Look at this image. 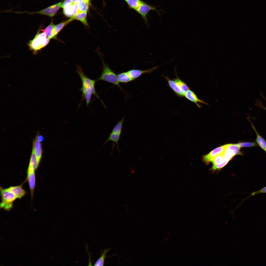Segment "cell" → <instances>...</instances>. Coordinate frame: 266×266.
Instances as JSON below:
<instances>
[{
  "mask_svg": "<svg viewBox=\"0 0 266 266\" xmlns=\"http://www.w3.org/2000/svg\"><path fill=\"white\" fill-rule=\"evenodd\" d=\"M72 4L71 0H65L63 1L61 6V8H64Z\"/></svg>",
  "mask_w": 266,
  "mask_h": 266,
  "instance_id": "f1b7e54d",
  "label": "cell"
},
{
  "mask_svg": "<svg viewBox=\"0 0 266 266\" xmlns=\"http://www.w3.org/2000/svg\"><path fill=\"white\" fill-rule=\"evenodd\" d=\"M36 138L37 140L40 142L43 141L44 138L43 136L41 135H38L36 136Z\"/></svg>",
  "mask_w": 266,
  "mask_h": 266,
  "instance_id": "1f68e13d",
  "label": "cell"
},
{
  "mask_svg": "<svg viewBox=\"0 0 266 266\" xmlns=\"http://www.w3.org/2000/svg\"><path fill=\"white\" fill-rule=\"evenodd\" d=\"M176 73V78L172 80L166 76H163L167 81L169 87L177 96L180 97H184L186 93L190 89V88L185 83L179 78Z\"/></svg>",
  "mask_w": 266,
  "mask_h": 266,
  "instance_id": "7a4b0ae2",
  "label": "cell"
},
{
  "mask_svg": "<svg viewBox=\"0 0 266 266\" xmlns=\"http://www.w3.org/2000/svg\"><path fill=\"white\" fill-rule=\"evenodd\" d=\"M117 75L119 83H126L134 80L131 77L127 71L122 72Z\"/></svg>",
  "mask_w": 266,
  "mask_h": 266,
  "instance_id": "ffe728a7",
  "label": "cell"
},
{
  "mask_svg": "<svg viewBox=\"0 0 266 266\" xmlns=\"http://www.w3.org/2000/svg\"><path fill=\"white\" fill-rule=\"evenodd\" d=\"M158 6H154L143 1L140 6L135 11L143 18L144 22L148 26L147 16L149 12L152 10H155L159 14L158 10L156 9Z\"/></svg>",
  "mask_w": 266,
  "mask_h": 266,
  "instance_id": "52a82bcc",
  "label": "cell"
},
{
  "mask_svg": "<svg viewBox=\"0 0 266 266\" xmlns=\"http://www.w3.org/2000/svg\"><path fill=\"white\" fill-rule=\"evenodd\" d=\"M84 2L89 3L90 0H81Z\"/></svg>",
  "mask_w": 266,
  "mask_h": 266,
  "instance_id": "836d02e7",
  "label": "cell"
},
{
  "mask_svg": "<svg viewBox=\"0 0 266 266\" xmlns=\"http://www.w3.org/2000/svg\"><path fill=\"white\" fill-rule=\"evenodd\" d=\"M73 4H78L81 0H71Z\"/></svg>",
  "mask_w": 266,
  "mask_h": 266,
  "instance_id": "d6a6232c",
  "label": "cell"
},
{
  "mask_svg": "<svg viewBox=\"0 0 266 266\" xmlns=\"http://www.w3.org/2000/svg\"><path fill=\"white\" fill-rule=\"evenodd\" d=\"M184 97L190 101L194 103L199 108H200L201 106L198 103L199 102L205 104H208L204 101L199 99L195 93L190 89L186 93Z\"/></svg>",
  "mask_w": 266,
  "mask_h": 266,
  "instance_id": "8fae6325",
  "label": "cell"
},
{
  "mask_svg": "<svg viewBox=\"0 0 266 266\" xmlns=\"http://www.w3.org/2000/svg\"><path fill=\"white\" fill-rule=\"evenodd\" d=\"M55 25L51 21L50 24L46 27L44 31V32L46 36L50 39L54 38L53 32Z\"/></svg>",
  "mask_w": 266,
  "mask_h": 266,
  "instance_id": "cb8c5ba5",
  "label": "cell"
},
{
  "mask_svg": "<svg viewBox=\"0 0 266 266\" xmlns=\"http://www.w3.org/2000/svg\"><path fill=\"white\" fill-rule=\"evenodd\" d=\"M110 249V248H109L107 249H104L103 250L101 255L95 263L94 266H104L106 255Z\"/></svg>",
  "mask_w": 266,
  "mask_h": 266,
  "instance_id": "603a6c76",
  "label": "cell"
},
{
  "mask_svg": "<svg viewBox=\"0 0 266 266\" xmlns=\"http://www.w3.org/2000/svg\"><path fill=\"white\" fill-rule=\"evenodd\" d=\"M143 1L141 0H127L126 2L129 8L135 11Z\"/></svg>",
  "mask_w": 266,
  "mask_h": 266,
  "instance_id": "7402d4cb",
  "label": "cell"
},
{
  "mask_svg": "<svg viewBox=\"0 0 266 266\" xmlns=\"http://www.w3.org/2000/svg\"><path fill=\"white\" fill-rule=\"evenodd\" d=\"M77 72L81 80L82 87L80 90L82 93L83 99L86 101L88 107L91 100V96L94 95L104 104V103L97 94L96 91L95 84L96 80L91 79L87 76L84 73L81 68L77 66Z\"/></svg>",
  "mask_w": 266,
  "mask_h": 266,
  "instance_id": "6da1fadb",
  "label": "cell"
},
{
  "mask_svg": "<svg viewBox=\"0 0 266 266\" xmlns=\"http://www.w3.org/2000/svg\"><path fill=\"white\" fill-rule=\"evenodd\" d=\"M39 163L37 159L34 150H33L27 173L35 172L39 165Z\"/></svg>",
  "mask_w": 266,
  "mask_h": 266,
  "instance_id": "5bb4252c",
  "label": "cell"
},
{
  "mask_svg": "<svg viewBox=\"0 0 266 266\" xmlns=\"http://www.w3.org/2000/svg\"><path fill=\"white\" fill-rule=\"evenodd\" d=\"M257 104L258 105V106L259 107H260L261 108H262L263 109H264L266 111V107H265L263 105L261 102H260V101H258Z\"/></svg>",
  "mask_w": 266,
  "mask_h": 266,
  "instance_id": "4dcf8cb0",
  "label": "cell"
},
{
  "mask_svg": "<svg viewBox=\"0 0 266 266\" xmlns=\"http://www.w3.org/2000/svg\"><path fill=\"white\" fill-rule=\"evenodd\" d=\"M266 193V186L263 188L253 193H252V195H253L258 193Z\"/></svg>",
  "mask_w": 266,
  "mask_h": 266,
  "instance_id": "f546056e",
  "label": "cell"
},
{
  "mask_svg": "<svg viewBox=\"0 0 266 266\" xmlns=\"http://www.w3.org/2000/svg\"><path fill=\"white\" fill-rule=\"evenodd\" d=\"M78 4V12L87 11L89 9V3L81 0Z\"/></svg>",
  "mask_w": 266,
  "mask_h": 266,
  "instance_id": "484cf974",
  "label": "cell"
},
{
  "mask_svg": "<svg viewBox=\"0 0 266 266\" xmlns=\"http://www.w3.org/2000/svg\"><path fill=\"white\" fill-rule=\"evenodd\" d=\"M78 4H71L63 8V13L66 16L72 17L78 12Z\"/></svg>",
  "mask_w": 266,
  "mask_h": 266,
  "instance_id": "4fadbf2b",
  "label": "cell"
},
{
  "mask_svg": "<svg viewBox=\"0 0 266 266\" xmlns=\"http://www.w3.org/2000/svg\"><path fill=\"white\" fill-rule=\"evenodd\" d=\"M38 33L35 35L33 39L30 40L28 43V46L30 49L34 52H35L45 47L49 43L50 39L46 37L44 32L40 33Z\"/></svg>",
  "mask_w": 266,
  "mask_h": 266,
  "instance_id": "5b68a950",
  "label": "cell"
},
{
  "mask_svg": "<svg viewBox=\"0 0 266 266\" xmlns=\"http://www.w3.org/2000/svg\"><path fill=\"white\" fill-rule=\"evenodd\" d=\"M223 155L225 161H228L231 160L234 156L226 148L223 153Z\"/></svg>",
  "mask_w": 266,
  "mask_h": 266,
  "instance_id": "83f0119b",
  "label": "cell"
},
{
  "mask_svg": "<svg viewBox=\"0 0 266 266\" xmlns=\"http://www.w3.org/2000/svg\"><path fill=\"white\" fill-rule=\"evenodd\" d=\"M87 11L78 12L72 17L74 20H76L81 22L84 25L89 27L86 17Z\"/></svg>",
  "mask_w": 266,
  "mask_h": 266,
  "instance_id": "d6986e66",
  "label": "cell"
},
{
  "mask_svg": "<svg viewBox=\"0 0 266 266\" xmlns=\"http://www.w3.org/2000/svg\"><path fill=\"white\" fill-rule=\"evenodd\" d=\"M100 55L102 62L103 68L100 76L96 80V81L102 80L113 84L117 86L124 92L120 85L117 79V75L112 70L108 65L105 62L100 54Z\"/></svg>",
  "mask_w": 266,
  "mask_h": 266,
  "instance_id": "277c9868",
  "label": "cell"
},
{
  "mask_svg": "<svg viewBox=\"0 0 266 266\" xmlns=\"http://www.w3.org/2000/svg\"><path fill=\"white\" fill-rule=\"evenodd\" d=\"M121 135V133H111L108 138L103 144L100 149L107 142L111 141H112L113 142L112 148V150L114 148L115 144L117 149L118 150H119L118 144L119 141L120 139Z\"/></svg>",
  "mask_w": 266,
  "mask_h": 266,
  "instance_id": "e0dca14e",
  "label": "cell"
},
{
  "mask_svg": "<svg viewBox=\"0 0 266 266\" xmlns=\"http://www.w3.org/2000/svg\"><path fill=\"white\" fill-rule=\"evenodd\" d=\"M0 192L1 198L0 208L9 211L13 207V203L17 198L8 188H4L0 187Z\"/></svg>",
  "mask_w": 266,
  "mask_h": 266,
  "instance_id": "3957f363",
  "label": "cell"
},
{
  "mask_svg": "<svg viewBox=\"0 0 266 266\" xmlns=\"http://www.w3.org/2000/svg\"><path fill=\"white\" fill-rule=\"evenodd\" d=\"M125 117L122 118L116 124L111 133H121L122 132Z\"/></svg>",
  "mask_w": 266,
  "mask_h": 266,
  "instance_id": "d4e9b609",
  "label": "cell"
},
{
  "mask_svg": "<svg viewBox=\"0 0 266 266\" xmlns=\"http://www.w3.org/2000/svg\"><path fill=\"white\" fill-rule=\"evenodd\" d=\"M226 149L232 153L234 156L236 155H242L243 153L240 150V147L237 144H226Z\"/></svg>",
  "mask_w": 266,
  "mask_h": 266,
  "instance_id": "44dd1931",
  "label": "cell"
},
{
  "mask_svg": "<svg viewBox=\"0 0 266 266\" xmlns=\"http://www.w3.org/2000/svg\"><path fill=\"white\" fill-rule=\"evenodd\" d=\"M26 179L28 183L31 198L33 197L36 184V175L35 172L27 173Z\"/></svg>",
  "mask_w": 266,
  "mask_h": 266,
  "instance_id": "7c38bea8",
  "label": "cell"
},
{
  "mask_svg": "<svg viewBox=\"0 0 266 266\" xmlns=\"http://www.w3.org/2000/svg\"><path fill=\"white\" fill-rule=\"evenodd\" d=\"M63 1H61L46 8L36 11L29 12L25 11L23 12H15L14 13L18 14L27 13L31 15L37 14L46 16L52 18L55 16L61 8Z\"/></svg>",
  "mask_w": 266,
  "mask_h": 266,
  "instance_id": "8992f818",
  "label": "cell"
},
{
  "mask_svg": "<svg viewBox=\"0 0 266 266\" xmlns=\"http://www.w3.org/2000/svg\"><path fill=\"white\" fill-rule=\"evenodd\" d=\"M73 20H74L73 18L71 17L68 20L62 22L55 25L53 29V34L54 38H55L58 34L64 27Z\"/></svg>",
  "mask_w": 266,
  "mask_h": 266,
  "instance_id": "ac0fdd59",
  "label": "cell"
},
{
  "mask_svg": "<svg viewBox=\"0 0 266 266\" xmlns=\"http://www.w3.org/2000/svg\"></svg>",
  "mask_w": 266,
  "mask_h": 266,
  "instance_id": "d590c367",
  "label": "cell"
},
{
  "mask_svg": "<svg viewBox=\"0 0 266 266\" xmlns=\"http://www.w3.org/2000/svg\"><path fill=\"white\" fill-rule=\"evenodd\" d=\"M159 67L157 66L146 70L132 69L129 70L127 72L131 77L134 80L139 77L143 74L149 73L152 72L153 70L156 69Z\"/></svg>",
  "mask_w": 266,
  "mask_h": 266,
  "instance_id": "30bf717a",
  "label": "cell"
},
{
  "mask_svg": "<svg viewBox=\"0 0 266 266\" xmlns=\"http://www.w3.org/2000/svg\"><path fill=\"white\" fill-rule=\"evenodd\" d=\"M33 150H34L38 162L40 163L42 155L41 144L36 137L33 142Z\"/></svg>",
  "mask_w": 266,
  "mask_h": 266,
  "instance_id": "2e32d148",
  "label": "cell"
},
{
  "mask_svg": "<svg viewBox=\"0 0 266 266\" xmlns=\"http://www.w3.org/2000/svg\"><path fill=\"white\" fill-rule=\"evenodd\" d=\"M124 0V1H127V0Z\"/></svg>",
  "mask_w": 266,
  "mask_h": 266,
  "instance_id": "e575fe53",
  "label": "cell"
},
{
  "mask_svg": "<svg viewBox=\"0 0 266 266\" xmlns=\"http://www.w3.org/2000/svg\"><path fill=\"white\" fill-rule=\"evenodd\" d=\"M26 179L20 185L17 186H11L8 188L9 189L15 196L17 199H21L26 194V191L23 188V185L25 182Z\"/></svg>",
  "mask_w": 266,
  "mask_h": 266,
  "instance_id": "9c48e42d",
  "label": "cell"
},
{
  "mask_svg": "<svg viewBox=\"0 0 266 266\" xmlns=\"http://www.w3.org/2000/svg\"><path fill=\"white\" fill-rule=\"evenodd\" d=\"M252 128L256 135V142L259 146L266 153V141L259 134L252 123L250 121Z\"/></svg>",
  "mask_w": 266,
  "mask_h": 266,
  "instance_id": "9a60e30c",
  "label": "cell"
},
{
  "mask_svg": "<svg viewBox=\"0 0 266 266\" xmlns=\"http://www.w3.org/2000/svg\"><path fill=\"white\" fill-rule=\"evenodd\" d=\"M240 147H255L257 146V144L255 142H244L236 144Z\"/></svg>",
  "mask_w": 266,
  "mask_h": 266,
  "instance_id": "4316f807",
  "label": "cell"
},
{
  "mask_svg": "<svg viewBox=\"0 0 266 266\" xmlns=\"http://www.w3.org/2000/svg\"><path fill=\"white\" fill-rule=\"evenodd\" d=\"M226 148V145L217 147L203 157V160L206 164L211 162L213 159L218 155L223 153Z\"/></svg>",
  "mask_w": 266,
  "mask_h": 266,
  "instance_id": "ba28073f",
  "label": "cell"
}]
</instances>
